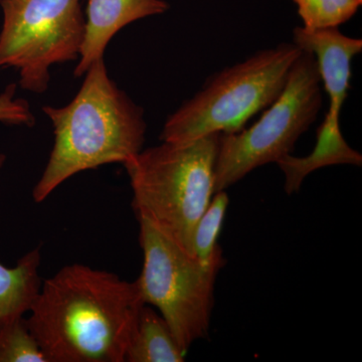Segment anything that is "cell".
<instances>
[{"instance_id":"cell-1","label":"cell","mask_w":362,"mask_h":362,"mask_svg":"<svg viewBox=\"0 0 362 362\" xmlns=\"http://www.w3.org/2000/svg\"><path fill=\"white\" fill-rule=\"evenodd\" d=\"M144 305L136 281L73 264L42 283L25 319L47 362H125Z\"/></svg>"},{"instance_id":"cell-2","label":"cell","mask_w":362,"mask_h":362,"mask_svg":"<svg viewBox=\"0 0 362 362\" xmlns=\"http://www.w3.org/2000/svg\"><path fill=\"white\" fill-rule=\"evenodd\" d=\"M85 75L71 103L42 107L54 126V143L33 188L35 202L45 201L71 176L106 164H124L142 150L146 133L142 108L109 78L104 59Z\"/></svg>"},{"instance_id":"cell-3","label":"cell","mask_w":362,"mask_h":362,"mask_svg":"<svg viewBox=\"0 0 362 362\" xmlns=\"http://www.w3.org/2000/svg\"><path fill=\"white\" fill-rule=\"evenodd\" d=\"M220 135L188 142L162 141L123 164L137 218L149 221L194 257L195 228L216 194Z\"/></svg>"},{"instance_id":"cell-4","label":"cell","mask_w":362,"mask_h":362,"mask_svg":"<svg viewBox=\"0 0 362 362\" xmlns=\"http://www.w3.org/2000/svg\"><path fill=\"white\" fill-rule=\"evenodd\" d=\"M301 52L294 42H284L216 74L168 117L160 139L188 142L214 133L242 130L252 116L280 96Z\"/></svg>"},{"instance_id":"cell-5","label":"cell","mask_w":362,"mask_h":362,"mask_svg":"<svg viewBox=\"0 0 362 362\" xmlns=\"http://www.w3.org/2000/svg\"><path fill=\"white\" fill-rule=\"evenodd\" d=\"M315 57L302 51L280 96L247 129L221 133L214 166V192H223L254 169L290 154L315 122L322 106Z\"/></svg>"},{"instance_id":"cell-6","label":"cell","mask_w":362,"mask_h":362,"mask_svg":"<svg viewBox=\"0 0 362 362\" xmlns=\"http://www.w3.org/2000/svg\"><path fill=\"white\" fill-rule=\"evenodd\" d=\"M139 221L141 275L136 280L145 304L156 307L187 354L209 335L220 266L202 265L144 218Z\"/></svg>"},{"instance_id":"cell-7","label":"cell","mask_w":362,"mask_h":362,"mask_svg":"<svg viewBox=\"0 0 362 362\" xmlns=\"http://www.w3.org/2000/svg\"><path fill=\"white\" fill-rule=\"evenodd\" d=\"M0 68L20 71L23 89L45 92L49 68L80 57L86 30L80 0H0Z\"/></svg>"},{"instance_id":"cell-8","label":"cell","mask_w":362,"mask_h":362,"mask_svg":"<svg viewBox=\"0 0 362 362\" xmlns=\"http://www.w3.org/2000/svg\"><path fill=\"white\" fill-rule=\"evenodd\" d=\"M293 42L315 57L321 83L329 96V110L317 132L315 147L302 157V166L309 173L342 164L361 166V154L343 138L339 115L349 89L352 59L361 52L362 40L343 35L338 28L308 30L300 26L293 30Z\"/></svg>"},{"instance_id":"cell-9","label":"cell","mask_w":362,"mask_h":362,"mask_svg":"<svg viewBox=\"0 0 362 362\" xmlns=\"http://www.w3.org/2000/svg\"><path fill=\"white\" fill-rule=\"evenodd\" d=\"M169 8L164 0H89L84 42L75 76H84L90 66L104 59L112 37L136 21L158 16Z\"/></svg>"},{"instance_id":"cell-10","label":"cell","mask_w":362,"mask_h":362,"mask_svg":"<svg viewBox=\"0 0 362 362\" xmlns=\"http://www.w3.org/2000/svg\"><path fill=\"white\" fill-rule=\"evenodd\" d=\"M6 156L0 153V168ZM39 249L28 252L13 268L0 264V327L25 316L39 294L42 281Z\"/></svg>"},{"instance_id":"cell-11","label":"cell","mask_w":362,"mask_h":362,"mask_svg":"<svg viewBox=\"0 0 362 362\" xmlns=\"http://www.w3.org/2000/svg\"><path fill=\"white\" fill-rule=\"evenodd\" d=\"M185 358V352L163 317L145 304L138 316L125 361L182 362Z\"/></svg>"},{"instance_id":"cell-12","label":"cell","mask_w":362,"mask_h":362,"mask_svg":"<svg viewBox=\"0 0 362 362\" xmlns=\"http://www.w3.org/2000/svg\"><path fill=\"white\" fill-rule=\"evenodd\" d=\"M228 206V197L226 190L216 192L197 223L194 232V251L195 258L202 265L220 266L221 268L225 266L226 259L223 258V250L218 244V239Z\"/></svg>"},{"instance_id":"cell-13","label":"cell","mask_w":362,"mask_h":362,"mask_svg":"<svg viewBox=\"0 0 362 362\" xmlns=\"http://www.w3.org/2000/svg\"><path fill=\"white\" fill-rule=\"evenodd\" d=\"M303 26L309 30L338 28L349 21L361 6L359 0H293Z\"/></svg>"},{"instance_id":"cell-14","label":"cell","mask_w":362,"mask_h":362,"mask_svg":"<svg viewBox=\"0 0 362 362\" xmlns=\"http://www.w3.org/2000/svg\"><path fill=\"white\" fill-rule=\"evenodd\" d=\"M0 362H47L25 316L0 327Z\"/></svg>"},{"instance_id":"cell-15","label":"cell","mask_w":362,"mask_h":362,"mask_svg":"<svg viewBox=\"0 0 362 362\" xmlns=\"http://www.w3.org/2000/svg\"><path fill=\"white\" fill-rule=\"evenodd\" d=\"M16 85L7 86L0 94V122L8 125H35V119L25 100L16 98Z\"/></svg>"},{"instance_id":"cell-16","label":"cell","mask_w":362,"mask_h":362,"mask_svg":"<svg viewBox=\"0 0 362 362\" xmlns=\"http://www.w3.org/2000/svg\"><path fill=\"white\" fill-rule=\"evenodd\" d=\"M359 1H361V2H362V0H359Z\"/></svg>"}]
</instances>
